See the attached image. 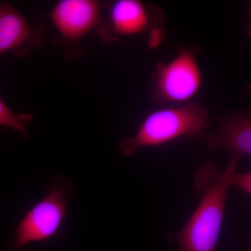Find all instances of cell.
<instances>
[{"mask_svg": "<svg viewBox=\"0 0 251 251\" xmlns=\"http://www.w3.org/2000/svg\"><path fill=\"white\" fill-rule=\"evenodd\" d=\"M242 158L231 154L227 168L220 171L214 163H206L195 175L199 204L183 228L175 235L176 251H216L232 176Z\"/></svg>", "mask_w": 251, "mask_h": 251, "instance_id": "1", "label": "cell"}, {"mask_svg": "<svg viewBox=\"0 0 251 251\" xmlns=\"http://www.w3.org/2000/svg\"><path fill=\"white\" fill-rule=\"evenodd\" d=\"M209 112L196 102L160 106L144 117L133 136L120 140V153L131 157L141 148L163 146L180 138H202L209 127Z\"/></svg>", "mask_w": 251, "mask_h": 251, "instance_id": "2", "label": "cell"}, {"mask_svg": "<svg viewBox=\"0 0 251 251\" xmlns=\"http://www.w3.org/2000/svg\"><path fill=\"white\" fill-rule=\"evenodd\" d=\"M75 192L74 182L64 175L48 181L44 197L20 221L7 244L9 251H26L28 245L52 240L62 233L67 220L69 201Z\"/></svg>", "mask_w": 251, "mask_h": 251, "instance_id": "3", "label": "cell"}, {"mask_svg": "<svg viewBox=\"0 0 251 251\" xmlns=\"http://www.w3.org/2000/svg\"><path fill=\"white\" fill-rule=\"evenodd\" d=\"M203 85L198 50L180 47L171 60L159 62L152 79L153 97L160 106L193 102Z\"/></svg>", "mask_w": 251, "mask_h": 251, "instance_id": "4", "label": "cell"}, {"mask_svg": "<svg viewBox=\"0 0 251 251\" xmlns=\"http://www.w3.org/2000/svg\"><path fill=\"white\" fill-rule=\"evenodd\" d=\"M103 5L97 0H61L50 11L68 59L79 58L82 54L81 42L100 25Z\"/></svg>", "mask_w": 251, "mask_h": 251, "instance_id": "5", "label": "cell"}, {"mask_svg": "<svg viewBox=\"0 0 251 251\" xmlns=\"http://www.w3.org/2000/svg\"><path fill=\"white\" fill-rule=\"evenodd\" d=\"M165 16L159 6L140 0H117L108 5V13L97 28L103 43L115 42L122 36L149 33L161 27Z\"/></svg>", "mask_w": 251, "mask_h": 251, "instance_id": "6", "label": "cell"}, {"mask_svg": "<svg viewBox=\"0 0 251 251\" xmlns=\"http://www.w3.org/2000/svg\"><path fill=\"white\" fill-rule=\"evenodd\" d=\"M45 34L44 24L32 25L9 1L0 3V55L26 57L42 46Z\"/></svg>", "mask_w": 251, "mask_h": 251, "instance_id": "7", "label": "cell"}, {"mask_svg": "<svg viewBox=\"0 0 251 251\" xmlns=\"http://www.w3.org/2000/svg\"><path fill=\"white\" fill-rule=\"evenodd\" d=\"M218 123L215 133L203 137L208 151H228L241 158L251 156V109L227 114Z\"/></svg>", "mask_w": 251, "mask_h": 251, "instance_id": "8", "label": "cell"}, {"mask_svg": "<svg viewBox=\"0 0 251 251\" xmlns=\"http://www.w3.org/2000/svg\"><path fill=\"white\" fill-rule=\"evenodd\" d=\"M31 114H16L13 112L0 97V126L6 127L22 135L24 140L28 139L27 126L33 121Z\"/></svg>", "mask_w": 251, "mask_h": 251, "instance_id": "9", "label": "cell"}, {"mask_svg": "<svg viewBox=\"0 0 251 251\" xmlns=\"http://www.w3.org/2000/svg\"><path fill=\"white\" fill-rule=\"evenodd\" d=\"M232 186H237L248 196L251 193V173L250 172L237 173L234 172L232 176Z\"/></svg>", "mask_w": 251, "mask_h": 251, "instance_id": "10", "label": "cell"}, {"mask_svg": "<svg viewBox=\"0 0 251 251\" xmlns=\"http://www.w3.org/2000/svg\"><path fill=\"white\" fill-rule=\"evenodd\" d=\"M150 39H149V46L150 48L158 47L164 39L165 33L161 27L153 28L149 32Z\"/></svg>", "mask_w": 251, "mask_h": 251, "instance_id": "11", "label": "cell"}]
</instances>
